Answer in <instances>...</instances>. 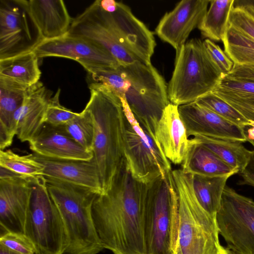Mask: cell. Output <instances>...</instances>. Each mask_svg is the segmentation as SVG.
<instances>
[{
	"label": "cell",
	"instance_id": "cell-1",
	"mask_svg": "<svg viewBox=\"0 0 254 254\" xmlns=\"http://www.w3.org/2000/svg\"><path fill=\"white\" fill-rule=\"evenodd\" d=\"M67 34L108 51L121 65L151 64L156 46L153 33L122 2L97 0L72 20Z\"/></svg>",
	"mask_w": 254,
	"mask_h": 254
},
{
	"label": "cell",
	"instance_id": "cell-2",
	"mask_svg": "<svg viewBox=\"0 0 254 254\" xmlns=\"http://www.w3.org/2000/svg\"><path fill=\"white\" fill-rule=\"evenodd\" d=\"M147 188L132 177L125 160L109 190L96 195L92 215L104 249L114 254H146L143 210Z\"/></svg>",
	"mask_w": 254,
	"mask_h": 254
},
{
	"label": "cell",
	"instance_id": "cell-3",
	"mask_svg": "<svg viewBox=\"0 0 254 254\" xmlns=\"http://www.w3.org/2000/svg\"><path fill=\"white\" fill-rule=\"evenodd\" d=\"M84 68L90 82L125 97L140 125L155 139L157 124L170 101L165 80L152 64L136 61L116 68Z\"/></svg>",
	"mask_w": 254,
	"mask_h": 254
},
{
	"label": "cell",
	"instance_id": "cell-4",
	"mask_svg": "<svg viewBox=\"0 0 254 254\" xmlns=\"http://www.w3.org/2000/svg\"><path fill=\"white\" fill-rule=\"evenodd\" d=\"M90 96L85 110L94 125L92 148L102 193L110 188L125 160L124 148L125 116L119 97L100 84L90 82Z\"/></svg>",
	"mask_w": 254,
	"mask_h": 254
},
{
	"label": "cell",
	"instance_id": "cell-5",
	"mask_svg": "<svg viewBox=\"0 0 254 254\" xmlns=\"http://www.w3.org/2000/svg\"><path fill=\"white\" fill-rule=\"evenodd\" d=\"M46 179L48 190L63 221L66 236L64 254H98L104 248L97 234L92 206L98 194L77 186Z\"/></svg>",
	"mask_w": 254,
	"mask_h": 254
},
{
	"label": "cell",
	"instance_id": "cell-6",
	"mask_svg": "<svg viewBox=\"0 0 254 254\" xmlns=\"http://www.w3.org/2000/svg\"><path fill=\"white\" fill-rule=\"evenodd\" d=\"M179 201V229L175 254H217L220 244L216 217L200 205L195 194L192 175L171 171Z\"/></svg>",
	"mask_w": 254,
	"mask_h": 254
},
{
	"label": "cell",
	"instance_id": "cell-7",
	"mask_svg": "<svg viewBox=\"0 0 254 254\" xmlns=\"http://www.w3.org/2000/svg\"><path fill=\"white\" fill-rule=\"evenodd\" d=\"M146 254H175L179 229L178 197L171 171L147 184L143 210Z\"/></svg>",
	"mask_w": 254,
	"mask_h": 254
},
{
	"label": "cell",
	"instance_id": "cell-8",
	"mask_svg": "<svg viewBox=\"0 0 254 254\" xmlns=\"http://www.w3.org/2000/svg\"><path fill=\"white\" fill-rule=\"evenodd\" d=\"M223 77L203 42L192 39L176 52L174 69L167 86L170 103L179 106L195 102L213 92Z\"/></svg>",
	"mask_w": 254,
	"mask_h": 254
},
{
	"label": "cell",
	"instance_id": "cell-9",
	"mask_svg": "<svg viewBox=\"0 0 254 254\" xmlns=\"http://www.w3.org/2000/svg\"><path fill=\"white\" fill-rule=\"evenodd\" d=\"M32 190L25 235L39 254H64L66 236L60 214L49 194L46 178L30 177Z\"/></svg>",
	"mask_w": 254,
	"mask_h": 254
},
{
	"label": "cell",
	"instance_id": "cell-10",
	"mask_svg": "<svg viewBox=\"0 0 254 254\" xmlns=\"http://www.w3.org/2000/svg\"><path fill=\"white\" fill-rule=\"evenodd\" d=\"M119 97L125 116L124 148L127 168L134 179L143 184L165 178L172 171L170 162L140 125L125 97Z\"/></svg>",
	"mask_w": 254,
	"mask_h": 254
},
{
	"label": "cell",
	"instance_id": "cell-11",
	"mask_svg": "<svg viewBox=\"0 0 254 254\" xmlns=\"http://www.w3.org/2000/svg\"><path fill=\"white\" fill-rule=\"evenodd\" d=\"M219 234L236 254H254V201L228 186L216 216Z\"/></svg>",
	"mask_w": 254,
	"mask_h": 254
},
{
	"label": "cell",
	"instance_id": "cell-12",
	"mask_svg": "<svg viewBox=\"0 0 254 254\" xmlns=\"http://www.w3.org/2000/svg\"><path fill=\"white\" fill-rule=\"evenodd\" d=\"M42 41L21 0H0V60L33 51Z\"/></svg>",
	"mask_w": 254,
	"mask_h": 254
},
{
	"label": "cell",
	"instance_id": "cell-13",
	"mask_svg": "<svg viewBox=\"0 0 254 254\" xmlns=\"http://www.w3.org/2000/svg\"><path fill=\"white\" fill-rule=\"evenodd\" d=\"M38 58L60 57L74 60L88 66L116 68L121 65L106 50L83 38L66 34L42 41L33 50Z\"/></svg>",
	"mask_w": 254,
	"mask_h": 254
},
{
	"label": "cell",
	"instance_id": "cell-14",
	"mask_svg": "<svg viewBox=\"0 0 254 254\" xmlns=\"http://www.w3.org/2000/svg\"><path fill=\"white\" fill-rule=\"evenodd\" d=\"M29 178L0 179V234L9 232L25 235L32 190Z\"/></svg>",
	"mask_w": 254,
	"mask_h": 254
},
{
	"label": "cell",
	"instance_id": "cell-15",
	"mask_svg": "<svg viewBox=\"0 0 254 254\" xmlns=\"http://www.w3.org/2000/svg\"><path fill=\"white\" fill-rule=\"evenodd\" d=\"M210 0H183L166 12L160 20L155 33L177 52L186 43L191 32L198 27Z\"/></svg>",
	"mask_w": 254,
	"mask_h": 254
},
{
	"label": "cell",
	"instance_id": "cell-16",
	"mask_svg": "<svg viewBox=\"0 0 254 254\" xmlns=\"http://www.w3.org/2000/svg\"><path fill=\"white\" fill-rule=\"evenodd\" d=\"M178 111L188 137L202 136L247 141L245 128L226 120L195 101L178 106Z\"/></svg>",
	"mask_w": 254,
	"mask_h": 254
},
{
	"label": "cell",
	"instance_id": "cell-17",
	"mask_svg": "<svg viewBox=\"0 0 254 254\" xmlns=\"http://www.w3.org/2000/svg\"><path fill=\"white\" fill-rule=\"evenodd\" d=\"M33 158L44 167L43 176L47 179L85 188L98 194L102 193L96 162L89 160H62L46 158L35 153Z\"/></svg>",
	"mask_w": 254,
	"mask_h": 254
},
{
	"label": "cell",
	"instance_id": "cell-18",
	"mask_svg": "<svg viewBox=\"0 0 254 254\" xmlns=\"http://www.w3.org/2000/svg\"><path fill=\"white\" fill-rule=\"evenodd\" d=\"M29 144L34 153L46 158L73 160H89L93 158V153L73 139L64 126L44 124Z\"/></svg>",
	"mask_w": 254,
	"mask_h": 254
},
{
	"label": "cell",
	"instance_id": "cell-19",
	"mask_svg": "<svg viewBox=\"0 0 254 254\" xmlns=\"http://www.w3.org/2000/svg\"><path fill=\"white\" fill-rule=\"evenodd\" d=\"M155 139L166 157L174 164H181L188 153L190 140L178 111L170 103L157 124Z\"/></svg>",
	"mask_w": 254,
	"mask_h": 254
},
{
	"label": "cell",
	"instance_id": "cell-20",
	"mask_svg": "<svg viewBox=\"0 0 254 254\" xmlns=\"http://www.w3.org/2000/svg\"><path fill=\"white\" fill-rule=\"evenodd\" d=\"M43 41L66 35L72 20L62 0H21Z\"/></svg>",
	"mask_w": 254,
	"mask_h": 254
},
{
	"label": "cell",
	"instance_id": "cell-21",
	"mask_svg": "<svg viewBox=\"0 0 254 254\" xmlns=\"http://www.w3.org/2000/svg\"><path fill=\"white\" fill-rule=\"evenodd\" d=\"M52 92L39 81L33 85L14 116L18 138L29 142L45 124L46 114Z\"/></svg>",
	"mask_w": 254,
	"mask_h": 254
},
{
	"label": "cell",
	"instance_id": "cell-22",
	"mask_svg": "<svg viewBox=\"0 0 254 254\" xmlns=\"http://www.w3.org/2000/svg\"><path fill=\"white\" fill-rule=\"evenodd\" d=\"M32 86L0 77V150H4L12 143L16 135L14 114L22 104Z\"/></svg>",
	"mask_w": 254,
	"mask_h": 254
},
{
	"label": "cell",
	"instance_id": "cell-23",
	"mask_svg": "<svg viewBox=\"0 0 254 254\" xmlns=\"http://www.w3.org/2000/svg\"><path fill=\"white\" fill-rule=\"evenodd\" d=\"M190 140V147L182 170L186 174L206 177L232 176L239 173L203 145Z\"/></svg>",
	"mask_w": 254,
	"mask_h": 254
},
{
	"label": "cell",
	"instance_id": "cell-24",
	"mask_svg": "<svg viewBox=\"0 0 254 254\" xmlns=\"http://www.w3.org/2000/svg\"><path fill=\"white\" fill-rule=\"evenodd\" d=\"M38 57L33 51L0 60V77L32 86L38 82L41 72Z\"/></svg>",
	"mask_w": 254,
	"mask_h": 254
},
{
	"label": "cell",
	"instance_id": "cell-25",
	"mask_svg": "<svg viewBox=\"0 0 254 254\" xmlns=\"http://www.w3.org/2000/svg\"><path fill=\"white\" fill-rule=\"evenodd\" d=\"M190 139L206 147L229 166L238 170L239 174L251 159L252 151L247 149L240 141L202 136Z\"/></svg>",
	"mask_w": 254,
	"mask_h": 254
},
{
	"label": "cell",
	"instance_id": "cell-26",
	"mask_svg": "<svg viewBox=\"0 0 254 254\" xmlns=\"http://www.w3.org/2000/svg\"><path fill=\"white\" fill-rule=\"evenodd\" d=\"M235 2L234 0H210L209 7L197 27L203 37L212 41H222Z\"/></svg>",
	"mask_w": 254,
	"mask_h": 254
},
{
	"label": "cell",
	"instance_id": "cell-27",
	"mask_svg": "<svg viewBox=\"0 0 254 254\" xmlns=\"http://www.w3.org/2000/svg\"><path fill=\"white\" fill-rule=\"evenodd\" d=\"M232 176L206 177L192 175L194 190L202 207L210 215L216 217L224 188Z\"/></svg>",
	"mask_w": 254,
	"mask_h": 254
},
{
	"label": "cell",
	"instance_id": "cell-28",
	"mask_svg": "<svg viewBox=\"0 0 254 254\" xmlns=\"http://www.w3.org/2000/svg\"><path fill=\"white\" fill-rule=\"evenodd\" d=\"M222 42L224 52L234 64L254 65V39L229 25Z\"/></svg>",
	"mask_w": 254,
	"mask_h": 254
},
{
	"label": "cell",
	"instance_id": "cell-29",
	"mask_svg": "<svg viewBox=\"0 0 254 254\" xmlns=\"http://www.w3.org/2000/svg\"><path fill=\"white\" fill-rule=\"evenodd\" d=\"M0 167L24 177L43 176L44 167L32 154L20 155L9 149L0 151Z\"/></svg>",
	"mask_w": 254,
	"mask_h": 254
},
{
	"label": "cell",
	"instance_id": "cell-30",
	"mask_svg": "<svg viewBox=\"0 0 254 254\" xmlns=\"http://www.w3.org/2000/svg\"><path fill=\"white\" fill-rule=\"evenodd\" d=\"M69 134L85 150L92 152L94 125L89 113L84 109L79 115L64 125Z\"/></svg>",
	"mask_w": 254,
	"mask_h": 254
},
{
	"label": "cell",
	"instance_id": "cell-31",
	"mask_svg": "<svg viewBox=\"0 0 254 254\" xmlns=\"http://www.w3.org/2000/svg\"><path fill=\"white\" fill-rule=\"evenodd\" d=\"M195 102L237 126L244 128L251 126V123L240 112L213 92L201 97Z\"/></svg>",
	"mask_w": 254,
	"mask_h": 254
},
{
	"label": "cell",
	"instance_id": "cell-32",
	"mask_svg": "<svg viewBox=\"0 0 254 254\" xmlns=\"http://www.w3.org/2000/svg\"><path fill=\"white\" fill-rule=\"evenodd\" d=\"M241 2L231 10L229 25L254 39V5L251 1Z\"/></svg>",
	"mask_w": 254,
	"mask_h": 254
},
{
	"label": "cell",
	"instance_id": "cell-33",
	"mask_svg": "<svg viewBox=\"0 0 254 254\" xmlns=\"http://www.w3.org/2000/svg\"><path fill=\"white\" fill-rule=\"evenodd\" d=\"M213 92L243 99H254V82L223 77Z\"/></svg>",
	"mask_w": 254,
	"mask_h": 254
},
{
	"label": "cell",
	"instance_id": "cell-34",
	"mask_svg": "<svg viewBox=\"0 0 254 254\" xmlns=\"http://www.w3.org/2000/svg\"><path fill=\"white\" fill-rule=\"evenodd\" d=\"M61 89L49 99L46 114L45 123L53 126H64L79 115L62 106L60 102Z\"/></svg>",
	"mask_w": 254,
	"mask_h": 254
},
{
	"label": "cell",
	"instance_id": "cell-35",
	"mask_svg": "<svg viewBox=\"0 0 254 254\" xmlns=\"http://www.w3.org/2000/svg\"><path fill=\"white\" fill-rule=\"evenodd\" d=\"M0 244L20 254H39L33 243L24 234L9 232L1 233Z\"/></svg>",
	"mask_w": 254,
	"mask_h": 254
},
{
	"label": "cell",
	"instance_id": "cell-36",
	"mask_svg": "<svg viewBox=\"0 0 254 254\" xmlns=\"http://www.w3.org/2000/svg\"><path fill=\"white\" fill-rule=\"evenodd\" d=\"M203 42L210 57L223 76L227 75L232 69L234 63L225 52L213 41L206 39Z\"/></svg>",
	"mask_w": 254,
	"mask_h": 254
},
{
	"label": "cell",
	"instance_id": "cell-37",
	"mask_svg": "<svg viewBox=\"0 0 254 254\" xmlns=\"http://www.w3.org/2000/svg\"><path fill=\"white\" fill-rule=\"evenodd\" d=\"M213 93L233 107L251 124H254V99H243L219 93Z\"/></svg>",
	"mask_w": 254,
	"mask_h": 254
},
{
	"label": "cell",
	"instance_id": "cell-38",
	"mask_svg": "<svg viewBox=\"0 0 254 254\" xmlns=\"http://www.w3.org/2000/svg\"><path fill=\"white\" fill-rule=\"evenodd\" d=\"M223 77L254 82V65L234 64L231 71Z\"/></svg>",
	"mask_w": 254,
	"mask_h": 254
},
{
	"label": "cell",
	"instance_id": "cell-39",
	"mask_svg": "<svg viewBox=\"0 0 254 254\" xmlns=\"http://www.w3.org/2000/svg\"><path fill=\"white\" fill-rule=\"evenodd\" d=\"M242 178V184H246L254 187V151H252L251 159L245 169L240 173Z\"/></svg>",
	"mask_w": 254,
	"mask_h": 254
},
{
	"label": "cell",
	"instance_id": "cell-40",
	"mask_svg": "<svg viewBox=\"0 0 254 254\" xmlns=\"http://www.w3.org/2000/svg\"><path fill=\"white\" fill-rule=\"evenodd\" d=\"M246 133L247 141L249 142L254 148V125H251L248 129ZM254 151V149L253 150Z\"/></svg>",
	"mask_w": 254,
	"mask_h": 254
},
{
	"label": "cell",
	"instance_id": "cell-41",
	"mask_svg": "<svg viewBox=\"0 0 254 254\" xmlns=\"http://www.w3.org/2000/svg\"><path fill=\"white\" fill-rule=\"evenodd\" d=\"M0 254H20L0 244Z\"/></svg>",
	"mask_w": 254,
	"mask_h": 254
},
{
	"label": "cell",
	"instance_id": "cell-42",
	"mask_svg": "<svg viewBox=\"0 0 254 254\" xmlns=\"http://www.w3.org/2000/svg\"><path fill=\"white\" fill-rule=\"evenodd\" d=\"M217 254H236L233 251L231 250L228 247L225 248L220 245L219 251Z\"/></svg>",
	"mask_w": 254,
	"mask_h": 254
},
{
	"label": "cell",
	"instance_id": "cell-43",
	"mask_svg": "<svg viewBox=\"0 0 254 254\" xmlns=\"http://www.w3.org/2000/svg\"><path fill=\"white\" fill-rule=\"evenodd\" d=\"M251 2H252V3L254 5V0L251 1Z\"/></svg>",
	"mask_w": 254,
	"mask_h": 254
},
{
	"label": "cell",
	"instance_id": "cell-44",
	"mask_svg": "<svg viewBox=\"0 0 254 254\" xmlns=\"http://www.w3.org/2000/svg\"><path fill=\"white\" fill-rule=\"evenodd\" d=\"M251 125H254V124H251Z\"/></svg>",
	"mask_w": 254,
	"mask_h": 254
}]
</instances>
